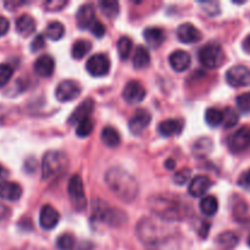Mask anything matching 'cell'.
I'll return each mask as SVG.
<instances>
[{"label":"cell","mask_w":250,"mask_h":250,"mask_svg":"<svg viewBox=\"0 0 250 250\" xmlns=\"http://www.w3.org/2000/svg\"><path fill=\"white\" fill-rule=\"evenodd\" d=\"M146 95V88L138 81H129L122 90V97L129 104H138V103L143 102Z\"/></svg>","instance_id":"cell-11"},{"label":"cell","mask_w":250,"mask_h":250,"mask_svg":"<svg viewBox=\"0 0 250 250\" xmlns=\"http://www.w3.org/2000/svg\"><path fill=\"white\" fill-rule=\"evenodd\" d=\"M177 38L181 43L192 44L202 39V32L192 23H183L177 28Z\"/></svg>","instance_id":"cell-16"},{"label":"cell","mask_w":250,"mask_h":250,"mask_svg":"<svg viewBox=\"0 0 250 250\" xmlns=\"http://www.w3.org/2000/svg\"><path fill=\"white\" fill-rule=\"evenodd\" d=\"M182 129H183V121L182 120H176V119H168V120H165V121H161L158 127L159 133L164 137L178 136V134H181Z\"/></svg>","instance_id":"cell-22"},{"label":"cell","mask_w":250,"mask_h":250,"mask_svg":"<svg viewBox=\"0 0 250 250\" xmlns=\"http://www.w3.org/2000/svg\"><path fill=\"white\" fill-rule=\"evenodd\" d=\"M81 85L73 80H65L60 82L56 87L55 97L59 102L67 103L72 102L76 98L80 97Z\"/></svg>","instance_id":"cell-8"},{"label":"cell","mask_w":250,"mask_h":250,"mask_svg":"<svg viewBox=\"0 0 250 250\" xmlns=\"http://www.w3.org/2000/svg\"><path fill=\"white\" fill-rule=\"evenodd\" d=\"M229 148L232 153L241 154L246 151L250 146V128L248 126H244L242 128L237 129L233 134L227 141Z\"/></svg>","instance_id":"cell-7"},{"label":"cell","mask_w":250,"mask_h":250,"mask_svg":"<svg viewBox=\"0 0 250 250\" xmlns=\"http://www.w3.org/2000/svg\"><path fill=\"white\" fill-rule=\"evenodd\" d=\"M90 43L87 41H77L75 44L72 45V51H71V54H72L73 59H77V60H81V59L84 58L85 55H87L88 51L90 50Z\"/></svg>","instance_id":"cell-33"},{"label":"cell","mask_w":250,"mask_h":250,"mask_svg":"<svg viewBox=\"0 0 250 250\" xmlns=\"http://www.w3.org/2000/svg\"><path fill=\"white\" fill-rule=\"evenodd\" d=\"M170 65L176 72H183L187 68H189L190 63H192V58L189 54L185 50H176L168 58Z\"/></svg>","instance_id":"cell-18"},{"label":"cell","mask_w":250,"mask_h":250,"mask_svg":"<svg viewBox=\"0 0 250 250\" xmlns=\"http://www.w3.org/2000/svg\"><path fill=\"white\" fill-rule=\"evenodd\" d=\"M149 63H150V54H149V50L146 46L138 45L133 55L134 68H137V70H143V68L148 67Z\"/></svg>","instance_id":"cell-26"},{"label":"cell","mask_w":250,"mask_h":250,"mask_svg":"<svg viewBox=\"0 0 250 250\" xmlns=\"http://www.w3.org/2000/svg\"><path fill=\"white\" fill-rule=\"evenodd\" d=\"M238 185L244 189H250V168L239 177Z\"/></svg>","instance_id":"cell-44"},{"label":"cell","mask_w":250,"mask_h":250,"mask_svg":"<svg viewBox=\"0 0 250 250\" xmlns=\"http://www.w3.org/2000/svg\"><path fill=\"white\" fill-rule=\"evenodd\" d=\"M94 129V121H93L90 117L83 120L80 124L77 125V129H76V134H77L80 138H85V137L89 136L90 133Z\"/></svg>","instance_id":"cell-35"},{"label":"cell","mask_w":250,"mask_h":250,"mask_svg":"<svg viewBox=\"0 0 250 250\" xmlns=\"http://www.w3.org/2000/svg\"><path fill=\"white\" fill-rule=\"evenodd\" d=\"M132 48H133V43H132L128 37H122V38L119 39V42H117V51H119L121 60L125 61L129 58Z\"/></svg>","instance_id":"cell-32"},{"label":"cell","mask_w":250,"mask_h":250,"mask_svg":"<svg viewBox=\"0 0 250 250\" xmlns=\"http://www.w3.org/2000/svg\"><path fill=\"white\" fill-rule=\"evenodd\" d=\"M89 31L92 32V33L94 34L95 37H98V38H102V37L105 34V32H106V29H105L104 24H103L102 22H100V21H95L94 23H93L92 26H90Z\"/></svg>","instance_id":"cell-43"},{"label":"cell","mask_w":250,"mask_h":250,"mask_svg":"<svg viewBox=\"0 0 250 250\" xmlns=\"http://www.w3.org/2000/svg\"><path fill=\"white\" fill-rule=\"evenodd\" d=\"M105 182L114 194L124 202H132L138 194L136 178L120 167L110 168L105 175Z\"/></svg>","instance_id":"cell-2"},{"label":"cell","mask_w":250,"mask_h":250,"mask_svg":"<svg viewBox=\"0 0 250 250\" xmlns=\"http://www.w3.org/2000/svg\"><path fill=\"white\" fill-rule=\"evenodd\" d=\"M151 122V114L148 110L139 109L129 120V131L133 134H142Z\"/></svg>","instance_id":"cell-13"},{"label":"cell","mask_w":250,"mask_h":250,"mask_svg":"<svg viewBox=\"0 0 250 250\" xmlns=\"http://www.w3.org/2000/svg\"><path fill=\"white\" fill-rule=\"evenodd\" d=\"M99 7L103 14L109 17V19L116 17L120 11L119 1H115V0H103V1L99 2Z\"/></svg>","instance_id":"cell-30"},{"label":"cell","mask_w":250,"mask_h":250,"mask_svg":"<svg viewBox=\"0 0 250 250\" xmlns=\"http://www.w3.org/2000/svg\"><path fill=\"white\" fill-rule=\"evenodd\" d=\"M165 166L166 168H168V170H175L176 161L173 160V159H167V160L165 161Z\"/></svg>","instance_id":"cell-47"},{"label":"cell","mask_w":250,"mask_h":250,"mask_svg":"<svg viewBox=\"0 0 250 250\" xmlns=\"http://www.w3.org/2000/svg\"><path fill=\"white\" fill-rule=\"evenodd\" d=\"M26 2H22V1H6L5 2V7H7V9L10 10V11H12L14 10V7H17V6H22V5H24Z\"/></svg>","instance_id":"cell-46"},{"label":"cell","mask_w":250,"mask_h":250,"mask_svg":"<svg viewBox=\"0 0 250 250\" xmlns=\"http://www.w3.org/2000/svg\"><path fill=\"white\" fill-rule=\"evenodd\" d=\"M137 233L144 247L149 250H164L175 241V231L159 220L142 219L137 226Z\"/></svg>","instance_id":"cell-1"},{"label":"cell","mask_w":250,"mask_h":250,"mask_svg":"<svg viewBox=\"0 0 250 250\" xmlns=\"http://www.w3.org/2000/svg\"><path fill=\"white\" fill-rule=\"evenodd\" d=\"M94 100L93 99H85L84 102L81 103L77 106V109L71 114L70 116V124L71 125H78L83 120L88 119L90 114L94 110Z\"/></svg>","instance_id":"cell-20"},{"label":"cell","mask_w":250,"mask_h":250,"mask_svg":"<svg viewBox=\"0 0 250 250\" xmlns=\"http://www.w3.org/2000/svg\"><path fill=\"white\" fill-rule=\"evenodd\" d=\"M45 34L51 41H60L63 37V34H65V27H63L61 22L54 21L48 24L45 29Z\"/></svg>","instance_id":"cell-29"},{"label":"cell","mask_w":250,"mask_h":250,"mask_svg":"<svg viewBox=\"0 0 250 250\" xmlns=\"http://www.w3.org/2000/svg\"><path fill=\"white\" fill-rule=\"evenodd\" d=\"M248 244H249V247H250V236H249V238H248Z\"/></svg>","instance_id":"cell-50"},{"label":"cell","mask_w":250,"mask_h":250,"mask_svg":"<svg viewBox=\"0 0 250 250\" xmlns=\"http://www.w3.org/2000/svg\"><path fill=\"white\" fill-rule=\"evenodd\" d=\"M85 68L93 77H104L110 71V61L104 54H97L88 59Z\"/></svg>","instance_id":"cell-10"},{"label":"cell","mask_w":250,"mask_h":250,"mask_svg":"<svg viewBox=\"0 0 250 250\" xmlns=\"http://www.w3.org/2000/svg\"><path fill=\"white\" fill-rule=\"evenodd\" d=\"M226 81L234 88L250 85V70L247 66H233L226 72Z\"/></svg>","instance_id":"cell-9"},{"label":"cell","mask_w":250,"mask_h":250,"mask_svg":"<svg viewBox=\"0 0 250 250\" xmlns=\"http://www.w3.org/2000/svg\"><path fill=\"white\" fill-rule=\"evenodd\" d=\"M14 75V68L9 63H1L0 65V88L4 87Z\"/></svg>","instance_id":"cell-38"},{"label":"cell","mask_w":250,"mask_h":250,"mask_svg":"<svg viewBox=\"0 0 250 250\" xmlns=\"http://www.w3.org/2000/svg\"><path fill=\"white\" fill-rule=\"evenodd\" d=\"M190 176H192V171H190V168L185 167L182 168V170L178 171V172L175 173V176H173V181H175V183L177 186H183L189 181Z\"/></svg>","instance_id":"cell-40"},{"label":"cell","mask_w":250,"mask_h":250,"mask_svg":"<svg viewBox=\"0 0 250 250\" xmlns=\"http://www.w3.org/2000/svg\"><path fill=\"white\" fill-rule=\"evenodd\" d=\"M44 46H45V39H44V36L43 34H38V36L32 41L31 50L33 51V53H37V51L42 50Z\"/></svg>","instance_id":"cell-42"},{"label":"cell","mask_w":250,"mask_h":250,"mask_svg":"<svg viewBox=\"0 0 250 250\" xmlns=\"http://www.w3.org/2000/svg\"><path fill=\"white\" fill-rule=\"evenodd\" d=\"M243 49H244V51H247V53L250 54V34L248 37H247L246 39H244Z\"/></svg>","instance_id":"cell-48"},{"label":"cell","mask_w":250,"mask_h":250,"mask_svg":"<svg viewBox=\"0 0 250 250\" xmlns=\"http://www.w3.org/2000/svg\"><path fill=\"white\" fill-rule=\"evenodd\" d=\"M237 106L244 114H249L250 112V92L243 93V94L237 97Z\"/></svg>","instance_id":"cell-39"},{"label":"cell","mask_w":250,"mask_h":250,"mask_svg":"<svg viewBox=\"0 0 250 250\" xmlns=\"http://www.w3.org/2000/svg\"><path fill=\"white\" fill-rule=\"evenodd\" d=\"M67 156L58 150H50L45 153L42 161V176L44 180L58 177L65 172L67 167Z\"/></svg>","instance_id":"cell-4"},{"label":"cell","mask_w":250,"mask_h":250,"mask_svg":"<svg viewBox=\"0 0 250 250\" xmlns=\"http://www.w3.org/2000/svg\"><path fill=\"white\" fill-rule=\"evenodd\" d=\"M10 28V22L6 17L0 16V37L5 36L9 32Z\"/></svg>","instance_id":"cell-45"},{"label":"cell","mask_w":250,"mask_h":250,"mask_svg":"<svg viewBox=\"0 0 250 250\" xmlns=\"http://www.w3.org/2000/svg\"><path fill=\"white\" fill-rule=\"evenodd\" d=\"M55 70V61L50 55H42L34 62V72L41 77H50Z\"/></svg>","instance_id":"cell-21"},{"label":"cell","mask_w":250,"mask_h":250,"mask_svg":"<svg viewBox=\"0 0 250 250\" xmlns=\"http://www.w3.org/2000/svg\"><path fill=\"white\" fill-rule=\"evenodd\" d=\"M198 58L204 67L214 70V68H219L224 63L225 54L219 43L211 42L200 48Z\"/></svg>","instance_id":"cell-5"},{"label":"cell","mask_w":250,"mask_h":250,"mask_svg":"<svg viewBox=\"0 0 250 250\" xmlns=\"http://www.w3.org/2000/svg\"><path fill=\"white\" fill-rule=\"evenodd\" d=\"M67 5V1L65 0H50V1L44 2V7L46 9V11H60L63 7Z\"/></svg>","instance_id":"cell-41"},{"label":"cell","mask_w":250,"mask_h":250,"mask_svg":"<svg viewBox=\"0 0 250 250\" xmlns=\"http://www.w3.org/2000/svg\"><path fill=\"white\" fill-rule=\"evenodd\" d=\"M59 220H60V215H59L58 210L53 208L51 205L46 204L41 209V214H39V225L42 229H53L56 227Z\"/></svg>","instance_id":"cell-14"},{"label":"cell","mask_w":250,"mask_h":250,"mask_svg":"<svg viewBox=\"0 0 250 250\" xmlns=\"http://www.w3.org/2000/svg\"><path fill=\"white\" fill-rule=\"evenodd\" d=\"M75 246V238L70 233H62L56 239V247L60 250H71Z\"/></svg>","instance_id":"cell-37"},{"label":"cell","mask_w":250,"mask_h":250,"mask_svg":"<svg viewBox=\"0 0 250 250\" xmlns=\"http://www.w3.org/2000/svg\"><path fill=\"white\" fill-rule=\"evenodd\" d=\"M216 243L221 249L232 250L233 248H236L237 244L239 243V237L238 234L232 231L222 232L216 238Z\"/></svg>","instance_id":"cell-25"},{"label":"cell","mask_w":250,"mask_h":250,"mask_svg":"<svg viewBox=\"0 0 250 250\" xmlns=\"http://www.w3.org/2000/svg\"><path fill=\"white\" fill-rule=\"evenodd\" d=\"M144 38L149 46L156 49L165 41V33L163 32V29L158 28V27H149L144 31Z\"/></svg>","instance_id":"cell-24"},{"label":"cell","mask_w":250,"mask_h":250,"mask_svg":"<svg viewBox=\"0 0 250 250\" xmlns=\"http://www.w3.org/2000/svg\"><path fill=\"white\" fill-rule=\"evenodd\" d=\"M97 209V208H95ZM95 216H98V219H100L102 221L106 222L110 226H120L121 224H124L125 220H127V217L125 216V214L122 211H120L119 209H112V208L107 207H99L95 211Z\"/></svg>","instance_id":"cell-12"},{"label":"cell","mask_w":250,"mask_h":250,"mask_svg":"<svg viewBox=\"0 0 250 250\" xmlns=\"http://www.w3.org/2000/svg\"><path fill=\"white\" fill-rule=\"evenodd\" d=\"M22 188L19 183L2 181L0 182V198L9 202H16L21 198Z\"/></svg>","instance_id":"cell-19"},{"label":"cell","mask_w":250,"mask_h":250,"mask_svg":"<svg viewBox=\"0 0 250 250\" xmlns=\"http://www.w3.org/2000/svg\"><path fill=\"white\" fill-rule=\"evenodd\" d=\"M212 148V142L209 138H200L199 141L195 142L194 146H193V151L195 153V155H198L199 158L207 155L211 151Z\"/></svg>","instance_id":"cell-34"},{"label":"cell","mask_w":250,"mask_h":250,"mask_svg":"<svg viewBox=\"0 0 250 250\" xmlns=\"http://www.w3.org/2000/svg\"><path fill=\"white\" fill-rule=\"evenodd\" d=\"M239 121V116H238V112L236 111L232 107H226L224 110V125L225 128H232V127L236 126Z\"/></svg>","instance_id":"cell-36"},{"label":"cell","mask_w":250,"mask_h":250,"mask_svg":"<svg viewBox=\"0 0 250 250\" xmlns=\"http://www.w3.org/2000/svg\"><path fill=\"white\" fill-rule=\"evenodd\" d=\"M2 173V167H1V165H0V175H1Z\"/></svg>","instance_id":"cell-49"},{"label":"cell","mask_w":250,"mask_h":250,"mask_svg":"<svg viewBox=\"0 0 250 250\" xmlns=\"http://www.w3.org/2000/svg\"><path fill=\"white\" fill-rule=\"evenodd\" d=\"M199 209L202 214L205 215V216H214L217 212V209H219V202H217V199L214 195H207V197H204L200 200Z\"/></svg>","instance_id":"cell-27"},{"label":"cell","mask_w":250,"mask_h":250,"mask_svg":"<svg viewBox=\"0 0 250 250\" xmlns=\"http://www.w3.org/2000/svg\"><path fill=\"white\" fill-rule=\"evenodd\" d=\"M16 29L21 36L28 37L36 31V21L29 15L23 14L16 20Z\"/></svg>","instance_id":"cell-23"},{"label":"cell","mask_w":250,"mask_h":250,"mask_svg":"<svg viewBox=\"0 0 250 250\" xmlns=\"http://www.w3.org/2000/svg\"><path fill=\"white\" fill-rule=\"evenodd\" d=\"M150 209L154 214L166 221H177L182 220L186 215V207L178 204L176 200L158 197L150 200Z\"/></svg>","instance_id":"cell-3"},{"label":"cell","mask_w":250,"mask_h":250,"mask_svg":"<svg viewBox=\"0 0 250 250\" xmlns=\"http://www.w3.org/2000/svg\"><path fill=\"white\" fill-rule=\"evenodd\" d=\"M102 141L109 148H116L119 146L121 138H120V134L114 127H104L102 131Z\"/></svg>","instance_id":"cell-28"},{"label":"cell","mask_w":250,"mask_h":250,"mask_svg":"<svg viewBox=\"0 0 250 250\" xmlns=\"http://www.w3.org/2000/svg\"><path fill=\"white\" fill-rule=\"evenodd\" d=\"M76 21H77V26L81 29L90 28L95 20V7L93 4H84L78 9L77 15H76Z\"/></svg>","instance_id":"cell-15"},{"label":"cell","mask_w":250,"mask_h":250,"mask_svg":"<svg viewBox=\"0 0 250 250\" xmlns=\"http://www.w3.org/2000/svg\"><path fill=\"white\" fill-rule=\"evenodd\" d=\"M205 121L211 127L220 126L224 122V111L215 109V107H210L205 112Z\"/></svg>","instance_id":"cell-31"},{"label":"cell","mask_w":250,"mask_h":250,"mask_svg":"<svg viewBox=\"0 0 250 250\" xmlns=\"http://www.w3.org/2000/svg\"><path fill=\"white\" fill-rule=\"evenodd\" d=\"M212 182L209 177L207 176H195L194 178L190 182L189 187H188V192L192 197L194 198H199L203 197L208 190L211 188Z\"/></svg>","instance_id":"cell-17"},{"label":"cell","mask_w":250,"mask_h":250,"mask_svg":"<svg viewBox=\"0 0 250 250\" xmlns=\"http://www.w3.org/2000/svg\"><path fill=\"white\" fill-rule=\"evenodd\" d=\"M67 192L73 208L77 211H83L87 208V197H85L84 186H83V181L80 175H73L70 178Z\"/></svg>","instance_id":"cell-6"}]
</instances>
